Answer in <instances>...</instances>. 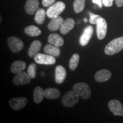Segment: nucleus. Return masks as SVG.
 Wrapping results in <instances>:
<instances>
[{"label": "nucleus", "mask_w": 123, "mask_h": 123, "mask_svg": "<svg viewBox=\"0 0 123 123\" xmlns=\"http://www.w3.org/2000/svg\"><path fill=\"white\" fill-rule=\"evenodd\" d=\"M80 60V55L75 53L71 56L69 62V68L71 71H74L78 67Z\"/></svg>", "instance_id": "nucleus-25"}, {"label": "nucleus", "mask_w": 123, "mask_h": 123, "mask_svg": "<svg viewBox=\"0 0 123 123\" xmlns=\"http://www.w3.org/2000/svg\"><path fill=\"white\" fill-rule=\"evenodd\" d=\"M80 96L74 91H70L62 96L61 102L64 107H73L79 100Z\"/></svg>", "instance_id": "nucleus-2"}, {"label": "nucleus", "mask_w": 123, "mask_h": 123, "mask_svg": "<svg viewBox=\"0 0 123 123\" xmlns=\"http://www.w3.org/2000/svg\"><path fill=\"white\" fill-rule=\"evenodd\" d=\"M109 109L116 116H123V107L121 103L117 100H111L108 103Z\"/></svg>", "instance_id": "nucleus-10"}, {"label": "nucleus", "mask_w": 123, "mask_h": 123, "mask_svg": "<svg viewBox=\"0 0 123 123\" xmlns=\"http://www.w3.org/2000/svg\"><path fill=\"white\" fill-rule=\"evenodd\" d=\"M84 22H87V18H84Z\"/></svg>", "instance_id": "nucleus-33"}, {"label": "nucleus", "mask_w": 123, "mask_h": 123, "mask_svg": "<svg viewBox=\"0 0 123 123\" xmlns=\"http://www.w3.org/2000/svg\"><path fill=\"white\" fill-rule=\"evenodd\" d=\"M26 34L30 37H37L41 34V30L38 27L34 25H30L25 29Z\"/></svg>", "instance_id": "nucleus-23"}, {"label": "nucleus", "mask_w": 123, "mask_h": 123, "mask_svg": "<svg viewBox=\"0 0 123 123\" xmlns=\"http://www.w3.org/2000/svg\"><path fill=\"white\" fill-rule=\"evenodd\" d=\"M39 2L38 0H27L25 5V9L29 15H33L39 9Z\"/></svg>", "instance_id": "nucleus-12"}, {"label": "nucleus", "mask_w": 123, "mask_h": 123, "mask_svg": "<svg viewBox=\"0 0 123 123\" xmlns=\"http://www.w3.org/2000/svg\"><path fill=\"white\" fill-rule=\"evenodd\" d=\"M66 5L62 1L55 3L49 7L46 11V14L49 18L53 19L58 17L65 9Z\"/></svg>", "instance_id": "nucleus-3"}, {"label": "nucleus", "mask_w": 123, "mask_h": 123, "mask_svg": "<svg viewBox=\"0 0 123 123\" xmlns=\"http://www.w3.org/2000/svg\"><path fill=\"white\" fill-rule=\"evenodd\" d=\"M44 52L47 54L51 55L54 57H58L61 54V50H60L59 47L50 43L46 44L44 46Z\"/></svg>", "instance_id": "nucleus-19"}, {"label": "nucleus", "mask_w": 123, "mask_h": 123, "mask_svg": "<svg viewBox=\"0 0 123 123\" xmlns=\"http://www.w3.org/2000/svg\"><path fill=\"white\" fill-rule=\"evenodd\" d=\"M107 23L104 18L101 17L96 24V33L98 39H103L105 37L107 31Z\"/></svg>", "instance_id": "nucleus-7"}, {"label": "nucleus", "mask_w": 123, "mask_h": 123, "mask_svg": "<svg viewBox=\"0 0 123 123\" xmlns=\"http://www.w3.org/2000/svg\"><path fill=\"white\" fill-rule=\"evenodd\" d=\"M26 67V64L24 61H17L12 64L10 71L13 74H18L24 71Z\"/></svg>", "instance_id": "nucleus-20"}, {"label": "nucleus", "mask_w": 123, "mask_h": 123, "mask_svg": "<svg viewBox=\"0 0 123 123\" xmlns=\"http://www.w3.org/2000/svg\"><path fill=\"white\" fill-rule=\"evenodd\" d=\"M34 61L37 63L45 65L54 64L56 62V59L54 56L49 54L38 53L34 57Z\"/></svg>", "instance_id": "nucleus-6"}, {"label": "nucleus", "mask_w": 123, "mask_h": 123, "mask_svg": "<svg viewBox=\"0 0 123 123\" xmlns=\"http://www.w3.org/2000/svg\"><path fill=\"white\" fill-rule=\"evenodd\" d=\"M86 0H75L73 4L74 9L76 13H80L85 7Z\"/></svg>", "instance_id": "nucleus-26"}, {"label": "nucleus", "mask_w": 123, "mask_h": 123, "mask_svg": "<svg viewBox=\"0 0 123 123\" xmlns=\"http://www.w3.org/2000/svg\"><path fill=\"white\" fill-rule=\"evenodd\" d=\"M93 33V29L91 26H88L84 29L79 39L80 44L82 46L87 45L90 42Z\"/></svg>", "instance_id": "nucleus-11"}, {"label": "nucleus", "mask_w": 123, "mask_h": 123, "mask_svg": "<svg viewBox=\"0 0 123 123\" xmlns=\"http://www.w3.org/2000/svg\"><path fill=\"white\" fill-rule=\"evenodd\" d=\"M67 72L63 66L58 65L56 67L55 71V81L58 84H62L66 79Z\"/></svg>", "instance_id": "nucleus-13"}, {"label": "nucleus", "mask_w": 123, "mask_h": 123, "mask_svg": "<svg viewBox=\"0 0 123 123\" xmlns=\"http://www.w3.org/2000/svg\"><path fill=\"white\" fill-rule=\"evenodd\" d=\"M31 77L27 73V72L22 71L17 74L13 78V81L14 84L17 86L25 85L30 83L31 81Z\"/></svg>", "instance_id": "nucleus-9"}, {"label": "nucleus", "mask_w": 123, "mask_h": 123, "mask_svg": "<svg viewBox=\"0 0 123 123\" xmlns=\"http://www.w3.org/2000/svg\"><path fill=\"white\" fill-rule=\"evenodd\" d=\"M92 2L98 5L100 8H101V7H102L103 4L102 0H92Z\"/></svg>", "instance_id": "nucleus-31"}, {"label": "nucleus", "mask_w": 123, "mask_h": 123, "mask_svg": "<svg viewBox=\"0 0 123 123\" xmlns=\"http://www.w3.org/2000/svg\"><path fill=\"white\" fill-rule=\"evenodd\" d=\"M42 48V42L38 40H35L31 44L28 49V55L30 57H35Z\"/></svg>", "instance_id": "nucleus-16"}, {"label": "nucleus", "mask_w": 123, "mask_h": 123, "mask_svg": "<svg viewBox=\"0 0 123 123\" xmlns=\"http://www.w3.org/2000/svg\"><path fill=\"white\" fill-rule=\"evenodd\" d=\"M34 101L35 103L39 104L43 99L44 97V91L40 87H35L33 93Z\"/></svg>", "instance_id": "nucleus-22"}, {"label": "nucleus", "mask_w": 123, "mask_h": 123, "mask_svg": "<svg viewBox=\"0 0 123 123\" xmlns=\"http://www.w3.org/2000/svg\"><path fill=\"white\" fill-rule=\"evenodd\" d=\"M56 0H42V5L44 7H49L54 4Z\"/></svg>", "instance_id": "nucleus-29"}, {"label": "nucleus", "mask_w": 123, "mask_h": 123, "mask_svg": "<svg viewBox=\"0 0 123 123\" xmlns=\"http://www.w3.org/2000/svg\"><path fill=\"white\" fill-rule=\"evenodd\" d=\"M7 43L10 50L14 53L21 51L24 49V43L21 39L15 37H10L7 39Z\"/></svg>", "instance_id": "nucleus-5"}, {"label": "nucleus", "mask_w": 123, "mask_h": 123, "mask_svg": "<svg viewBox=\"0 0 123 123\" xmlns=\"http://www.w3.org/2000/svg\"><path fill=\"white\" fill-rule=\"evenodd\" d=\"M64 19L62 17H58L53 18L51 21L47 25V28L51 31H55L60 29L62 24L63 22Z\"/></svg>", "instance_id": "nucleus-18"}, {"label": "nucleus", "mask_w": 123, "mask_h": 123, "mask_svg": "<svg viewBox=\"0 0 123 123\" xmlns=\"http://www.w3.org/2000/svg\"><path fill=\"white\" fill-rule=\"evenodd\" d=\"M46 12L43 9L40 8L35 13V21L38 25H42L45 21Z\"/></svg>", "instance_id": "nucleus-24"}, {"label": "nucleus", "mask_w": 123, "mask_h": 123, "mask_svg": "<svg viewBox=\"0 0 123 123\" xmlns=\"http://www.w3.org/2000/svg\"><path fill=\"white\" fill-rule=\"evenodd\" d=\"M115 3L117 7H122L123 6V0H115Z\"/></svg>", "instance_id": "nucleus-32"}, {"label": "nucleus", "mask_w": 123, "mask_h": 123, "mask_svg": "<svg viewBox=\"0 0 123 123\" xmlns=\"http://www.w3.org/2000/svg\"><path fill=\"white\" fill-rule=\"evenodd\" d=\"M114 0H102L103 4L105 7H111L113 5Z\"/></svg>", "instance_id": "nucleus-30"}, {"label": "nucleus", "mask_w": 123, "mask_h": 123, "mask_svg": "<svg viewBox=\"0 0 123 123\" xmlns=\"http://www.w3.org/2000/svg\"><path fill=\"white\" fill-rule=\"evenodd\" d=\"M44 97L49 99H56L61 96V92L55 88H49L44 90Z\"/></svg>", "instance_id": "nucleus-21"}, {"label": "nucleus", "mask_w": 123, "mask_h": 123, "mask_svg": "<svg viewBox=\"0 0 123 123\" xmlns=\"http://www.w3.org/2000/svg\"><path fill=\"white\" fill-rule=\"evenodd\" d=\"M111 73L109 70L103 69L98 71L95 75V79L98 82H104L111 78Z\"/></svg>", "instance_id": "nucleus-15"}, {"label": "nucleus", "mask_w": 123, "mask_h": 123, "mask_svg": "<svg viewBox=\"0 0 123 123\" xmlns=\"http://www.w3.org/2000/svg\"><path fill=\"white\" fill-rule=\"evenodd\" d=\"M90 15V19H89V22L91 24H96L98 22V20L101 17L100 15H98V14H95L90 12L89 13Z\"/></svg>", "instance_id": "nucleus-28"}, {"label": "nucleus", "mask_w": 123, "mask_h": 123, "mask_svg": "<svg viewBox=\"0 0 123 123\" xmlns=\"http://www.w3.org/2000/svg\"><path fill=\"white\" fill-rule=\"evenodd\" d=\"M73 90L84 100L88 99L91 95V91L88 86L85 83H78L73 86Z\"/></svg>", "instance_id": "nucleus-4"}, {"label": "nucleus", "mask_w": 123, "mask_h": 123, "mask_svg": "<svg viewBox=\"0 0 123 123\" xmlns=\"http://www.w3.org/2000/svg\"><path fill=\"white\" fill-rule=\"evenodd\" d=\"M75 21L71 18H68L63 21L60 27V32L62 34L66 35L68 34L74 27Z\"/></svg>", "instance_id": "nucleus-14"}, {"label": "nucleus", "mask_w": 123, "mask_h": 123, "mask_svg": "<svg viewBox=\"0 0 123 123\" xmlns=\"http://www.w3.org/2000/svg\"><path fill=\"white\" fill-rule=\"evenodd\" d=\"M123 50V37L117 38L111 41L105 46L104 53L107 55H112Z\"/></svg>", "instance_id": "nucleus-1"}, {"label": "nucleus", "mask_w": 123, "mask_h": 123, "mask_svg": "<svg viewBox=\"0 0 123 123\" xmlns=\"http://www.w3.org/2000/svg\"><path fill=\"white\" fill-rule=\"evenodd\" d=\"M27 73L32 79H34L37 74V66L35 63H31L27 68Z\"/></svg>", "instance_id": "nucleus-27"}, {"label": "nucleus", "mask_w": 123, "mask_h": 123, "mask_svg": "<svg viewBox=\"0 0 123 123\" xmlns=\"http://www.w3.org/2000/svg\"><path fill=\"white\" fill-rule=\"evenodd\" d=\"M49 43L57 47H62L64 44L63 38L56 33H53L49 35L48 39Z\"/></svg>", "instance_id": "nucleus-17"}, {"label": "nucleus", "mask_w": 123, "mask_h": 123, "mask_svg": "<svg viewBox=\"0 0 123 123\" xmlns=\"http://www.w3.org/2000/svg\"><path fill=\"white\" fill-rule=\"evenodd\" d=\"M9 105L14 110H20L26 105L27 100L25 97H17L12 98L9 100Z\"/></svg>", "instance_id": "nucleus-8"}]
</instances>
